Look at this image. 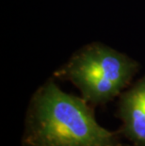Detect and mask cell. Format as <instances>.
Returning <instances> with one entry per match:
<instances>
[{
  "mask_svg": "<svg viewBox=\"0 0 145 146\" xmlns=\"http://www.w3.org/2000/svg\"><path fill=\"white\" fill-rule=\"evenodd\" d=\"M138 70V63L122 53L100 44L76 54L57 76L72 82L91 105H104L121 94Z\"/></svg>",
  "mask_w": 145,
  "mask_h": 146,
  "instance_id": "2",
  "label": "cell"
},
{
  "mask_svg": "<svg viewBox=\"0 0 145 146\" xmlns=\"http://www.w3.org/2000/svg\"><path fill=\"white\" fill-rule=\"evenodd\" d=\"M117 117L122 121L120 134L132 146H145V76L121 94Z\"/></svg>",
  "mask_w": 145,
  "mask_h": 146,
  "instance_id": "3",
  "label": "cell"
},
{
  "mask_svg": "<svg viewBox=\"0 0 145 146\" xmlns=\"http://www.w3.org/2000/svg\"><path fill=\"white\" fill-rule=\"evenodd\" d=\"M89 105L46 82L30 102L22 146H123L120 132L101 126Z\"/></svg>",
  "mask_w": 145,
  "mask_h": 146,
  "instance_id": "1",
  "label": "cell"
}]
</instances>
